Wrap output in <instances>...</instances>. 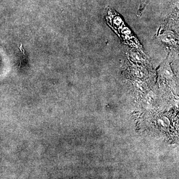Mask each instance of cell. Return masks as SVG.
I'll use <instances>...</instances> for the list:
<instances>
[{"label": "cell", "mask_w": 179, "mask_h": 179, "mask_svg": "<svg viewBox=\"0 0 179 179\" xmlns=\"http://www.w3.org/2000/svg\"><path fill=\"white\" fill-rule=\"evenodd\" d=\"M174 20L173 18L168 19L167 22L164 23V27L159 29L157 38L162 44L170 49H178V34L172 27Z\"/></svg>", "instance_id": "obj_1"}, {"label": "cell", "mask_w": 179, "mask_h": 179, "mask_svg": "<svg viewBox=\"0 0 179 179\" xmlns=\"http://www.w3.org/2000/svg\"><path fill=\"white\" fill-rule=\"evenodd\" d=\"M125 56L127 59L135 64H149L150 59L141 49H127Z\"/></svg>", "instance_id": "obj_2"}]
</instances>
